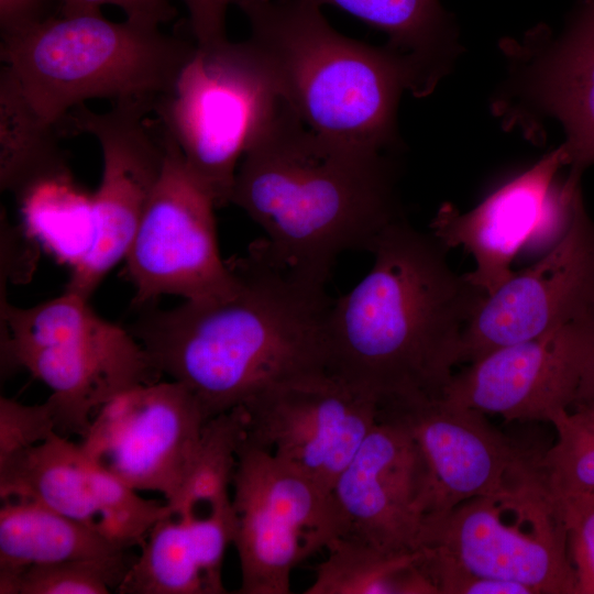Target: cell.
I'll return each mask as SVG.
<instances>
[{
    "label": "cell",
    "instance_id": "obj_1",
    "mask_svg": "<svg viewBox=\"0 0 594 594\" xmlns=\"http://www.w3.org/2000/svg\"><path fill=\"white\" fill-rule=\"evenodd\" d=\"M237 292L148 309L128 329L153 366L185 385L208 419L261 392L327 371L326 285L275 260L263 239L228 262Z\"/></svg>",
    "mask_w": 594,
    "mask_h": 594
},
{
    "label": "cell",
    "instance_id": "obj_2",
    "mask_svg": "<svg viewBox=\"0 0 594 594\" xmlns=\"http://www.w3.org/2000/svg\"><path fill=\"white\" fill-rule=\"evenodd\" d=\"M448 251L406 218L382 232L370 272L333 299L326 324L328 373L378 406L443 397L464 330L486 297L453 271Z\"/></svg>",
    "mask_w": 594,
    "mask_h": 594
},
{
    "label": "cell",
    "instance_id": "obj_3",
    "mask_svg": "<svg viewBox=\"0 0 594 594\" xmlns=\"http://www.w3.org/2000/svg\"><path fill=\"white\" fill-rule=\"evenodd\" d=\"M393 152L319 134L279 98L242 157L230 202L264 230L275 260L326 285L342 253H371L405 218Z\"/></svg>",
    "mask_w": 594,
    "mask_h": 594
},
{
    "label": "cell",
    "instance_id": "obj_4",
    "mask_svg": "<svg viewBox=\"0 0 594 594\" xmlns=\"http://www.w3.org/2000/svg\"><path fill=\"white\" fill-rule=\"evenodd\" d=\"M235 6L279 98L308 128L352 145L396 150L398 103L411 91L396 53L342 35L311 0Z\"/></svg>",
    "mask_w": 594,
    "mask_h": 594
},
{
    "label": "cell",
    "instance_id": "obj_5",
    "mask_svg": "<svg viewBox=\"0 0 594 594\" xmlns=\"http://www.w3.org/2000/svg\"><path fill=\"white\" fill-rule=\"evenodd\" d=\"M197 44L130 20L59 11L1 38V61L35 110L55 127L92 98L155 108L169 94Z\"/></svg>",
    "mask_w": 594,
    "mask_h": 594
},
{
    "label": "cell",
    "instance_id": "obj_6",
    "mask_svg": "<svg viewBox=\"0 0 594 594\" xmlns=\"http://www.w3.org/2000/svg\"><path fill=\"white\" fill-rule=\"evenodd\" d=\"M88 301L65 290L19 308L1 294V376L23 367L46 384L57 433L65 437L81 438L103 404L162 376L132 333L101 318Z\"/></svg>",
    "mask_w": 594,
    "mask_h": 594
},
{
    "label": "cell",
    "instance_id": "obj_7",
    "mask_svg": "<svg viewBox=\"0 0 594 594\" xmlns=\"http://www.w3.org/2000/svg\"><path fill=\"white\" fill-rule=\"evenodd\" d=\"M279 96L245 40L197 46L173 90L154 111L217 207L230 204L239 161L274 112Z\"/></svg>",
    "mask_w": 594,
    "mask_h": 594
},
{
    "label": "cell",
    "instance_id": "obj_8",
    "mask_svg": "<svg viewBox=\"0 0 594 594\" xmlns=\"http://www.w3.org/2000/svg\"><path fill=\"white\" fill-rule=\"evenodd\" d=\"M420 548L437 561L522 584L532 594H578L560 506L543 479L471 498L428 520Z\"/></svg>",
    "mask_w": 594,
    "mask_h": 594
},
{
    "label": "cell",
    "instance_id": "obj_9",
    "mask_svg": "<svg viewBox=\"0 0 594 594\" xmlns=\"http://www.w3.org/2000/svg\"><path fill=\"white\" fill-rule=\"evenodd\" d=\"M232 507L240 594H289L293 570L341 535L332 492L244 437Z\"/></svg>",
    "mask_w": 594,
    "mask_h": 594
},
{
    "label": "cell",
    "instance_id": "obj_10",
    "mask_svg": "<svg viewBox=\"0 0 594 594\" xmlns=\"http://www.w3.org/2000/svg\"><path fill=\"white\" fill-rule=\"evenodd\" d=\"M502 47L508 72L493 112L534 142L554 121L564 135L559 147L568 175L582 178L594 165V0H576L559 33L539 24Z\"/></svg>",
    "mask_w": 594,
    "mask_h": 594
},
{
    "label": "cell",
    "instance_id": "obj_11",
    "mask_svg": "<svg viewBox=\"0 0 594 594\" xmlns=\"http://www.w3.org/2000/svg\"><path fill=\"white\" fill-rule=\"evenodd\" d=\"M163 127V125H162ZM164 130L165 158L158 183L124 257L136 307L161 295L186 300L233 295L237 275L220 256L212 195L188 168Z\"/></svg>",
    "mask_w": 594,
    "mask_h": 594
},
{
    "label": "cell",
    "instance_id": "obj_12",
    "mask_svg": "<svg viewBox=\"0 0 594 594\" xmlns=\"http://www.w3.org/2000/svg\"><path fill=\"white\" fill-rule=\"evenodd\" d=\"M378 416L403 425L416 446L424 525L471 498L542 479L543 452L516 446L476 409L443 397L420 398L382 405Z\"/></svg>",
    "mask_w": 594,
    "mask_h": 594
},
{
    "label": "cell",
    "instance_id": "obj_13",
    "mask_svg": "<svg viewBox=\"0 0 594 594\" xmlns=\"http://www.w3.org/2000/svg\"><path fill=\"white\" fill-rule=\"evenodd\" d=\"M151 106L113 103L95 112L85 103L72 109L56 125L62 134L87 133L102 153V174L91 195L95 243L75 268L67 292L89 299L108 272L124 260L162 174L165 144L160 123L156 133L146 116Z\"/></svg>",
    "mask_w": 594,
    "mask_h": 594
},
{
    "label": "cell",
    "instance_id": "obj_14",
    "mask_svg": "<svg viewBox=\"0 0 594 594\" xmlns=\"http://www.w3.org/2000/svg\"><path fill=\"white\" fill-rule=\"evenodd\" d=\"M239 408L248 442L329 492L378 417L374 397L327 371L274 385Z\"/></svg>",
    "mask_w": 594,
    "mask_h": 594
},
{
    "label": "cell",
    "instance_id": "obj_15",
    "mask_svg": "<svg viewBox=\"0 0 594 594\" xmlns=\"http://www.w3.org/2000/svg\"><path fill=\"white\" fill-rule=\"evenodd\" d=\"M207 421L176 381L135 386L103 404L80 438L86 454L136 492L178 494Z\"/></svg>",
    "mask_w": 594,
    "mask_h": 594
},
{
    "label": "cell",
    "instance_id": "obj_16",
    "mask_svg": "<svg viewBox=\"0 0 594 594\" xmlns=\"http://www.w3.org/2000/svg\"><path fill=\"white\" fill-rule=\"evenodd\" d=\"M564 167L560 147L508 179L476 207L461 213L442 205L431 222V233L449 250L462 246L471 253L475 268L466 278L486 296L515 274L510 265L527 245L553 241L565 231L581 179L557 176Z\"/></svg>",
    "mask_w": 594,
    "mask_h": 594
},
{
    "label": "cell",
    "instance_id": "obj_17",
    "mask_svg": "<svg viewBox=\"0 0 594 594\" xmlns=\"http://www.w3.org/2000/svg\"><path fill=\"white\" fill-rule=\"evenodd\" d=\"M593 359L594 310L469 363L443 398L509 421L551 424L572 408Z\"/></svg>",
    "mask_w": 594,
    "mask_h": 594
},
{
    "label": "cell",
    "instance_id": "obj_18",
    "mask_svg": "<svg viewBox=\"0 0 594 594\" xmlns=\"http://www.w3.org/2000/svg\"><path fill=\"white\" fill-rule=\"evenodd\" d=\"M594 310V220L582 191L550 251L483 300L468 323L460 363L530 339Z\"/></svg>",
    "mask_w": 594,
    "mask_h": 594
},
{
    "label": "cell",
    "instance_id": "obj_19",
    "mask_svg": "<svg viewBox=\"0 0 594 594\" xmlns=\"http://www.w3.org/2000/svg\"><path fill=\"white\" fill-rule=\"evenodd\" d=\"M0 497L41 503L123 549L141 547L173 514L166 502L145 499L59 433L0 462Z\"/></svg>",
    "mask_w": 594,
    "mask_h": 594
},
{
    "label": "cell",
    "instance_id": "obj_20",
    "mask_svg": "<svg viewBox=\"0 0 594 594\" xmlns=\"http://www.w3.org/2000/svg\"><path fill=\"white\" fill-rule=\"evenodd\" d=\"M332 497L341 535L388 552L420 549L424 477L416 446L399 422L377 417L338 477Z\"/></svg>",
    "mask_w": 594,
    "mask_h": 594
},
{
    "label": "cell",
    "instance_id": "obj_21",
    "mask_svg": "<svg viewBox=\"0 0 594 594\" xmlns=\"http://www.w3.org/2000/svg\"><path fill=\"white\" fill-rule=\"evenodd\" d=\"M233 507L204 515H169L141 546L120 594H224L222 565L233 544Z\"/></svg>",
    "mask_w": 594,
    "mask_h": 594
},
{
    "label": "cell",
    "instance_id": "obj_22",
    "mask_svg": "<svg viewBox=\"0 0 594 594\" xmlns=\"http://www.w3.org/2000/svg\"><path fill=\"white\" fill-rule=\"evenodd\" d=\"M337 7L388 36L386 46L406 64L411 94H431L460 53L453 14L440 0H311Z\"/></svg>",
    "mask_w": 594,
    "mask_h": 594
},
{
    "label": "cell",
    "instance_id": "obj_23",
    "mask_svg": "<svg viewBox=\"0 0 594 594\" xmlns=\"http://www.w3.org/2000/svg\"><path fill=\"white\" fill-rule=\"evenodd\" d=\"M1 502L0 588L33 565L125 553L98 531L41 503L18 497Z\"/></svg>",
    "mask_w": 594,
    "mask_h": 594
},
{
    "label": "cell",
    "instance_id": "obj_24",
    "mask_svg": "<svg viewBox=\"0 0 594 594\" xmlns=\"http://www.w3.org/2000/svg\"><path fill=\"white\" fill-rule=\"evenodd\" d=\"M56 127L32 106L13 73L0 70V188L19 199L34 185L72 174Z\"/></svg>",
    "mask_w": 594,
    "mask_h": 594
},
{
    "label": "cell",
    "instance_id": "obj_25",
    "mask_svg": "<svg viewBox=\"0 0 594 594\" xmlns=\"http://www.w3.org/2000/svg\"><path fill=\"white\" fill-rule=\"evenodd\" d=\"M326 551L305 594H438L424 568L421 548L388 552L338 537Z\"/></svg>",
    "mask_w": 594,
    "mask_h": 594
},
{
    "label": "cell",
    "instance_id": "obj_26",
    "mask_svg": "<svg viewBox=\"0 0 594 594\" xmlns=\"http://www.w3.org/2000/svg\"><path fill=\"white\" fill-rule=\"evenodd\" d=\"M16 202L24 230L59 261L77 267L95 243L91 195L73 173L34 185Z\"/></svg>",
    "mask_w": 594,
    "mask_h": 594
},
{
    "label": "cell",
    "instance_id": "obj_27",
    "mask_svg": "<svg viewBox=\"0 0 594 594\" xmlns=\"http://www.w3.org/2000/svg\"><path fill=\"white\" fill-rule=\"evenodd\" d=\"M244 437L239 407L208 419L177 496L167 503L174 515H198L232 508V481Z\"/></svg>",
    "mask_w": 594,
    "mask_h": 594
},
{
    "label": "cell",
    "instance_id": "obj_28",
    "mask_svg": "<svg viewBox=\"0 0 594 594\" xmlns=\"http://www.w3.org/2000/svg\"><path fill=\"white\" fill-rule=\"evenodd\" d=\"M551 424L558 439L542 453L541 469L552 497L594 494V411L570 409Z\"/></svg>",
    "mask_w": 594,
    "mask_h": 594
},
{
    "label": "cell",
    "instance_id": "obj_29",
    "mask_svg": "<svg viewBox=\"0 0 594 594\" xmlns=\"http://www.w3.org/2000/svg\"><path fill=\"white\" fill-rule=\"evenodd\" d=\"M132 562L123 553L33 565L1 587L0 594H107L118 590Z\"/></svg>",
    "mask_w": 594,
    "mask_h": 594
},
{
    "label": "cell",
    "instance_id": "obj_30",
    "mask_svg": "<svg viewBox=\"0 0 594 594\" xmlns=\"http://www.w3.org/2000/svg\"><path fill=\"white\" fill-rule=\"evenodd\" d=\"M56 433L54 411L47 400L40 405H24L0 397V462Z\"/></svg>",
    "mask_w": 594,
    "mask_h": 594
},
{
    "label": "cell",
    "instance_id": "obj_31",
    "mask_svg": "<svg viewBox=\"0 0 594 594\" xmlns=\"http://www.w3.org/2000/svg\"><path fill=\"white\" fill-rule=\"evenodd\" d=\"M562 514L568 551L578 594H594V494L557 501Z\"/></svg>",
    "mask_w": 594,
    "mask_h": 594
},
{
    "label": "cell",
    "instance_id": "obj_32",
    "mask_svg": "<svg viewBox=\"0 0 594 594\" xmlns=\"http://www.w3.org/2000/svg\"><path fill=\"white\" fill-rule=\"evenodd\" d=\"M59 12L73 13H98L102 6L112 4L123 10L127 20L160 26L170 21L176 15V10L170 0H56Z\"/></svg>",
    "mask_w": 594,
    "mask_h": 594
},
{
    "label": "cell",
    "instance_id": "obj_33",
    "mask_svg": "<svg viewBox=\"0 0 594 594\" xmlns=\"http://www.w3.org/2000/svg\"><path fill=\"white\" fill-rule=\"evenodd\" d=\"M191 37L197 46L209 47L228 40L226 16L237 0H183Z\"/></svg>",
    "mask_w": 594,
    "mask_h": 594
},
{
    "label": "cell",
    "instance_id": "obj_34",
    "mask_svg": "<svg viewBox=\"0 0 594 594\" xmlns=\"http://www.w3.org/2000/svg\"><path fill=\"white\" fill-rule=\"evenodd\" d=\"M52 1L56 0H0L1 38L19 34L55 14Z\"/></svg>",
    "mask_w": 594,
    "mask_h": 594
},
{
    "label": "cell",
    "instance_id": "obj_35",
    "mask_svg": "<svg viewBox=\"0 0 594 594\" xmlns=\"http://www.w3.org/2000/svg\"><path fill=\"white\" fill-rule=\"evenodd\" d=\"M571 409L594 411V359L586 370Z\"/></svg>",
    "mask_w": 594,
    "mask_h": 594
}]
</instances>
